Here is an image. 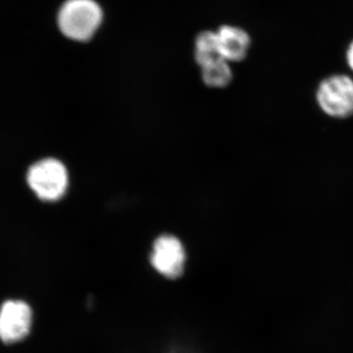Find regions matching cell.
<instances>
[{"label": "cell", "mask_w": 353, "mask_h": 353, "mask_svg": "<svg viewBox=\"0 0 353 353\" xmlns=\"http://www.w3.org/2000/svg\"><path fill=\"white\" fill-rule=\"evenodd\" d=\"M201 69L202 81L209 88H226L233 81L231 65L224 58L209 62L201 66Z\"/></svg>", "instance_id": "cell-7"}, {"label": "cell", "mask_w": 353, "mask_h": 353, "mask_svg": "<svg viewBox=\"0 0 353 353\" xmlns=\"http://www.w3.org/2000/svg\"><path fill=\"white\" fill-rule=\"evenodd\" d=\"M194 58L199 67L223 58L218 48L216 32L202 31L197 34L194 41Z\"/></svg>", "instance_id": "cell-8"}, {"label": "cell", "mask_w": 353, "mask_h": 353, "mask_svg": "<svg viewBox=\"0 0 353 353\" xmlns=\"http://www.w3.org/2000/svg\"><path fill=\"white\" fill-rule=\"evenodd\" d=\"M345 63H347L348 69L353 73V39L348 44L347 50H345Z\"/></svg>", "instance_id": "cell-9"}, {"label": "cell", "mask_w": 353, "mask_h": 353, "mask_svg": "<svg viewBox=\"0 0 353 353\" xmlns=\"http://www.w3.org/2000/svg\"><path fill=\"white\" fill-rule=\"evenodd\" d=\"M185 259L182 241L173 234H162L153 243L150 263L164 277H180L185 269Z\"/></svg>", "instance_id": "cell-4"}, {"label": "cell", "mask_w": 353, "mask_h": 353, "mask_svg": "<svg viewBox=\"0 0 353 353\" xmlns=\"http://www.w3.org/2000/svg\"><path fill=\"white\" fill-rule=\"evenodd\" d=\"M216 36L220 55L229 63L241 62L248 57L252 48V37L245 29L223 25L216 31Z\"/></svg>", "instance_id": "cell-6"}, {"label": "cell", "mask_w": 353, "mask_h": 353, "mask_svg": "<svg viewBox=\"0 0 353 353\" xmlns=\"http://www.w3.org/2000/svg\"><path fill=\"white\" fill-rule=\"evenodd\" d=\"M32 310L22 301H8L0 308V340L6 343L22 341L32 326Z\"/></svg>", "instance_id": "cell-5"}, {"label": "cell", "mask_w": 353, "mask_h": 353, "mask_svg": "<svg viewBox=\"0 0 353 353\" xmlns=\"http://www.w3.org/2000/svg\"><path fill=\"white\" fill-rule=\"evenodd\" d=\"M27 181L41 201H57L68 189V171L59 160L46 158L32 165L28 171Z\"/></svg>", "instance_id": "cell-3"}, {"label": "cell", "mask_w": 353, "mask_h": 353, "mask_svg": "<svg viewBox=\"0 0 353 353\" xmlns=\"http://www.w3.org/2000/svg\"><path fill=\"white\" fill-rule=\"evenodd\" d=\"M316 105L327 117L347 120L353 117V78L334 73L324 77L316 87Z\"/></svg>", "instance_id": "cell-2"}, {"label": "cell", "mask_w": 353, "mask_h": 353, "mask_svg": "<svg viewBox=\"0 0 353 353\" xmlns=\"http://www.w3.org/2000/svg\"><path fill=\"white\" fill-rule=\"evenodd\" d=\"M103 19V10L95 0H66L57 14L60 32L78 43H87L94 38Z\"/></svg>", "instance_id": "cell-1"}]
</instances>
